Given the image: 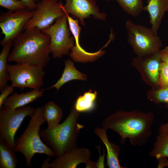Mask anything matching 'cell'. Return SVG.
<instances>
[{"label": "cell", "instance_id": "cell-17", "mask_svg": "<svg viewBox=\"0 0 168 168\" xmlns=\"http://www.w3.org/2000/svg\"><path fill=\"white\" fill-rule=\"evenodd\" d=\"M44 92L40 89H33L31 91L20 94L15 92L5 100L3 105L12 109L22 107L43 97Z\"/></svg>", "mask_w": 168, "mask_h": 168}, {"label": "cell", "instance_id": "cell-34", "mask_svg": "<svg viewBox=\"0 0 168 168\" xmlns=\"http://www.w3.org/2000/svg\"><path fill=\"white\" fill-rule=\"evenodd\" d=\"M40 0H34L35 2H39Z\"/></svg>", "mask_w": 168, "mask_h": 168}, {"label": "cell", "instance_id": "cell-35", "mask_svg": "<svg viewBox=\"0 0 168 168\" xmlns=\"http://www.w3.org/2000/svg\"><path fill=\"white\" fill-rule=\"evenodd\" d=\"M107 0L108 1H110L111 0Z\"/></svg>", "mask_w": 168, "mask_h": 168}, {"label": "cell", "instance_id": "cell-3", "mask_svg": "<svg viewBox=\"0 0 168 168\" xmlns=\"http://www.w3.org/2000/svg\"><path fill=\"white\" fill-rule=\"evenodd\" d=\"M80 113L73 105L65 120L57 128L40 129V138L54 151L56 157L77 147V138L84 127L77 123Z\"/></svg>", "mask_w": 168, "mask_h": 168}, {"label": "cell", "instance_id": "cell-24", "mask_svg": "<svg viewBox=\"0 0 168 168\" xmlns=\"http://www.w3.org/2000/svg\"><path fill=\"white\" fill-rule=\"evenodd\" d=\"M148 100L156 105L164 103L168 109V87L151 88L147 93Z\"/></svg>", "mask_w": 168, "mask_h": 168}, {"label": "cell", "instance_id": "cell-4", "mask_svg": "<svg viewBox=\"0 0 168 168\" xmlns=\"http://www.w3.org/2000/svg\"><path fill=\"white\" fill-rule=\"evenodd\" d=\"M45 121L43 107H37L30 116L29 123L23 133L15 140L14 150L24 156L26 167H32V158L36 153L56 157L54 151L41 140L39 130Z\"/></svg>", "mask_w": 168, "mask_h": 168}, {"label": "cell", "instance_id": "cell-16", "mask_svg": "<svg viewBox=\"0 0 168 168\" xmlns=\"http://www.w3.org/2000/svg\"><path fill=\"white\" fill-rule=\"evenodd\" d=\"M106 130L103 127H96L94 129V133L100 138L106 148V165L109 168H126L120 165L118 157L121 150L118 145L109 141L107 135Z\"/></svg>", "mask_w": 168, "mask_h": 168}, {"label": "cell", "instance_id": "cell-5", "mask_svg": "<svg viewBox=\"0 0 168 168\" xmlns=\"http://www.w3.org/2000/svg\"><path fill=\"white\" fill-rule=\"evenodd\" d=\"M127 31V41L137 56L159 51L162 46V41L151 28L137 25L128 20L125 24Z\"/></svg>", "mask_w": 168, "mask_h": 168}, {"label": "cell", "instance_id": "cell-25", "mask_svg": "<svg viewBox=\"0 0 168 168\" xmlns=\"http://www.w3.org/2000/svg\"><path fill=\"white\" fill-rule=\"evenodd\" d=\"M123 10L133 17L139 16L143 10V0H115Z\"/></svg>", "mask_w": 168, "mask_h": 168}, {"label": "cell", "instance_id": "cell-27", "mask_svg": "<svg viewBox=\"0 0 168 168\" xmlns=\"http://www.w3.org/2000/svg\"><path fill=\"white\" fill-rule=\"evenodd\" d=\"M158 86L168 87V64L162 61L160 68Z\"/></svg>", "mask_w": 168, "mask_h": 168}, {"label": "cell", "instance_id": "cell-18", "mask_svg": "<svg viewBox=\"0 0 168 168\" xmlns=\"http://www.w3.org/2000/svg\"><path fill=\"white\" fill-rule=\"evenodd\" d=\"M64 65V68L61 78L55 83L46 88L42 89V90L44 91L55 88L57 91L63 85L71 81L75 80L84 81L87 79L86 75L77 70L73 62L70 59L66 60Z\"/></svg>", "mask_w": 168, "mask_h": 168}, {"label": "cell", "instance_id": "cell-14", "mask_svg": "<svg viewBox=\"0 0 168 168\" xmlns=\"http://www.w3.org/2000/svg\"><path fill=\"white\" fill-rule=\"evenodd\" d=\"M68 17L69 29L74 37L75 45L71 50L70 57L75 62H86L93 61L103 55L105 51L101 50L96 53H90L85 50L80 46L79 37L81 30L78 19H74L66 13Z\"/></svg>", "mask_w": 168, "mask_h": 168}, {"label": "cell", "instance_id": "cell-32", "mask_svg": "<svg viewBox=\"0 0 168 168\" xmlns=\"http://www.w3.org/2000/svg\"><path fill=\"white\" fill-rule=\"evenodd\" d=\"M168 133V121L167 122L161 124L158 129L159 134Z\"/></svg>", "mask_w": 168, "mask_h": 168}, {"label": "cell", "instance_id": "cell-12", "mask_svg": "<svg viewBox=\"0 0 168 168\" xmlns=\"http://www.w3.org/2000/svg\"><path fill=\"white\" fill-rule=\"evenodd\" d=\"M64 5L62 4L61 7L65 12L70 14L72 17L79 19L80 24L83 26L85 25L84 20L89 18L91 15L94 19L104 20L107 15L105 13H100L96 2L94 0H65Z\"/></svg>", "mask_w": 168, "mask_h": 168}, {"label": "cell", "instance_id": "cell-33", "mask_svg": "<svg viewBox=\"0 0 168 168\" xmlns=\"http://www.w3.org/2000/svg\"><path fill=\"white\" fill-rule=\"evenodd\" d=\"M50 157L46 158L43 162L42 165L41 166L42 168H49V161L50 160Z\"/></svg>", "mask_w": 168, "mask_h": 168}, {"label": "cell", "instance_id": "cell-11", "mask_svg": "<svg viewBox=\"0 0 168 168\" xmlns=\"http://www.w3.org/2000/svg\"><path fill=\"white\" fill-rule=\"evenodd\" d=\"M159 51L136 56L131 63L139 73L142 80L151 88L159 87L160 68L162 62Z\"/></svg>", "mask_w": 168, "mask_h": 168}, {"label": "cell", "instance_id": "cell-31", "mask_svg": "<svg viewBox=\"0 0 168 168\" xmlns=\"http://www.w3.org/2000/svg\"><path fill=\"white\" fill-rule=\"evenodd\" d=\"M24 2L26 5L27 8L33 10L35 9L36 3L34 0H20Z\"/></svg>", "mask_w": 168, "mask_h": 168}, {"label": "cell", "instance_id": "cell-6", "mask_svg": "<svg viewBox=\"0 0 168 168\" xmlns=\"http://www.w3.org/2000/svg\"><path fill=\"white\" fill-rule=\"evenodd\" d=\"M66 14L58 18L49 27L41 31L50 38V52L54 58L68 55L74 46L75 38L71 34Z\"/></svg>", "mask_w": 168, "mask_h": 168}, {"label": "cell", "instance_id": "cell-20", "mask_svg": "<svg viewBox=\"0 0 168 168\" xmlns=\"http://www.w3.org/2000/svg\"><path fill=\"white\" fill-rule=\"evenodd\" d=\"M14 149L0 138V168H15L18 161Z\"/></svg>", "mask_w": 168, "mask_h": 168}, {"label": "cell", "instance_id": "cell-8", "mask_svg": "<svg viewBox=\"0 0 168 168\" xmlns=\"http://www.w3.org/2000/svg\"><path fill=\"white\" fill-rule=\"evenodd\" d=\"M35 110L30 106L12 109L3 105L0 108V138L14 149L16 133L25 118L30 116Z\"/></svg>", "mask_w": 168, "mask_h": 168}, {"label": "cell", "instance_id": "cell-21", "mask_svg": "<svg viewBox=\"0 0 168 168\" xmlns=\"http://www.w3.org/2000/svg\"><path fill=\"white\" fill-rule=\"evenodd\" d=\"M13 41L9 42L3 46L0 53V91L7 86L10 80L9 75L7 69L8 58L12 46Z\"/></svg>", "mask_w": 168, "mask_h": 168}, {"label": "cell", "instance_id": "cell-26", "mask_svg": "<svg viewBox=\"0 0 168 168\" xmlns=\"http://www.w3.org/2000/svg\"><path fill=\"white\" fill-rule=\"evenodd\" d=\"M0 6L11 12H15L27 8L26 4L20 0H0Z\"/></svg>", "mask_w": 168, "mask_h": 168}, {"label": "cell", "instance_id": "cell-22", "mask_svg": "<svg viewBox=\"0 0 168 168\" xmlns=\"http://www.w3.org/2000/svg\"><path fill=\"white\" fill-rule=\"evenodd\" d=\"M97 95L96 91L93 92L91 90L85 92L77 99L73 105L75 109L80 113L93 110L95 107Z\"/></svg>", "mask_w": 168, "mask_h": 168}, {"label": "cell", "instance_id": "cell-30", "mask_svg": "<svg viewBox=\"0 0 168 168\" xmlns=\"http://www.w3.org/2000/svg\"><path fill=\"white\" fill-rule=\"evenodd\" d=\"M158 161L157 168H163L168 167V157H162L157 160Z\"/></svg>", "mask_w": 168, "mask_h": 168}, {"label": "cell", "instance_id": "cell-7", "mask_svg": "<svg viewBox=\"0 0 168 168\" xmlns=\"http://www.w3.org/2000/svg\"><path fill=\"white\" fill-rule=\"evenodd\" d=\"M44 68L27 64H7V72L11 85L21 90L25 88L40 89L44 84L45 72Z\"/></svg>", "mask_w": 168, "mask_h": 168}, {"label": "cell", "instance_id": "cell-23", "mask_svg": "<svg viewBox=\"0 0 168 168\" xmlns=\"http://www.w3.org/2000/svg\"><path fill=\"white\" fill-rule=\"evenodd\" d=\"M149 155L156 160L162 157H168V133L158 134Z\"/></svg>", "mask_w": 168, "mask_h": 168}, {"label": "cell", "instance_id": "cell-10", "mask_svg": "<svg viewBox=\"0 0 168 168\" xmlns=\"http://www.w3.org/2000/svg\"><path fill=\"white\" fill-rule=\"evenodd\" d=\"M34 11L26 9L11 12L8 11L0 16V27L4 37L0 41L3 46L13 41L24 30L26 25L32 16Z\"/></svg>", "mask_w": 168, "mask_h": 168}, {"label": "cell", "instance_id": "cell-13", "mask_svg": "<svg viewBox=\"0 0 168 168\" xmlns=\"http://www.w3.org/2000/svg\"><path fill=\"white\" fill-rule=\"evenodd\" d=\"M91 153L88 148H75L63 155L56 157L49 163L51 168H75L80 164L84 163L87 166L91 161Z\"/></svg>", "mask_w": 168, "mask_h": 168}, {"label": "cell", "instance_id": "cell-28", "mask_svg": "<svg viewBox=\"0 0 168 168\" xmlns=\"http://www.w3.org/2000/svg\"><path fill=\"white\" fill-rule=\"evenodd\" d=\"M14 87L11 85L7 86L1 92L0 95V108L3 105L5 100L9 96L12 94L14 90Z\"/></svg>", "mask_w": 168, "mask_h": 168}, {"label": "cell", "instance_id": "cell-29", "mask_svg": "<svg viewBox=\"0 0 168 168\" xmlns=\"http://www.w3.org/2000/svg\"><path fill=\"white\" fill-rule=\"evenodd\" d=\"M159 53L162 61L168 64V46L160 49Z\"/></svg>", "mask_w": 168, "mask_h": 168}, {"label": "cell", "instance_id": "cell-2", "mask_svg": "<svg viewBox=\"0 0 168 168\" xmlns=\"http://www.w3.org/2000/svg\"><path fill=\"white\" fill-rule=\"evenodd\" d=\"M50 44L49 37L41 31L25 30L13 41L8 62L45 68L50 59Z\"/></svg>", "mask_w": 168, "mask_h": 168}, {"label": "cell", "instance_id": "cell-1", "mask_svg": "<svg viewBox=\"0 0 168 168\" xmlns=\"http://www.w3.org/2000/svg\"><path fill=\"white\" fill-rule=\"evenodd\" d=\"M154 119V114L151 112L120 110L104 119L102 126L119 135L122 144L127 139L132 145L141 146L151 136L152 126Z\"/></svg>", "mask_w": 168, "mask_h": 168}, {"label": "cell", "instance_id": "cell-9", "mask_svg": "<svg viewBox=\"0 0 168 168\" xmlns=\"http://www.w3.org/2000/svg\"><path fill=\"white\" fill-rule=\"evenodd\" d=\"M60 0H40L36 3L33 15L26 25L24 30L34 29L42 31L58 18L65 15Z\"/></svg>", "mask_w": 168, "mask_h": 168}, {"label": "cell", "instance_id": "cell-15", "mask_svg": "<svg viewBox=\"0 0 168 168\" xmlns=\"http://www.w3.org/2000/svg\"><path fill=\"white\" fill-rule=\"evenodd\" d=\"M147 5L143 10L149 14L151 29L156 34L160 28L165 13L168 11V0H147Z\"/></svg>", "mask_w": 168, "mask_h": 168}, {"label": "cell", "instance_id": "cell-19", "mask_svg": "<svg viewBox=\"0 0 168 168\" xmlns=\"http://www.w3.org/2000/svg\"><path fill=\"white\" fill-rule=\"evenodd\" d=\"M43 115L48 124L47 128L53 129L59 124L63 114L62 109L54 101H50L43 107Z\"/></svg>", "mask_w": 168, "mask_h": 168}]
</instances>
